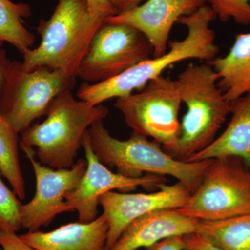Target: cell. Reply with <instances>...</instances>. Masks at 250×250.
I'll return each mask as SVG.
<instances>
[{
	"mask_svg": "<svg viewBox=\"0 0 250 250\" xmlns=\"http://www.w3.org/2000/svg\"><path fill=\"white\" fill-rule=\"evenodd\" d=\"M216 18L207 4L193 14L183 16L177 23L187 27V35L182 41L170 42V49L165 54L146 59L111 80L97 83L83 82L77 90V98L94 106L102 104L110 99L128 96L134 90L143 89L177 62L188 59L211 62L219 52L214 31L210 28Z\"/></svg>",
	"mask_w": 250,
	"mask_h": 250,
	"instance_id": "6da1fadb",
	"label": "cell"
},
{
	"mask_svg": "<svg viewBox=\"0 0 250 250\" xmlns=\"http://www.w3.org/2000/svg\"><path fill=\"white\" fill-rule=\"evenodd\" d=\"M105 19L90 12L85 0H59L53 14L41 20V43L23 54L26 70L40 67L77 77L90 42Z\"/></svg>",
	"mask_w": 250,
	"mask_h": 250,
	"instance_id": "7a4b0ae2",
	"label": "cell"
},
{
	"mask_svg": "<svg viewBox=\"0 0 250 250\" xmlns=\"http://www.w3.org/2000/svg\"><path fill=\"white\" fill-rule=\"evenodd\" d=\"M108 114L103 104H90L75 98L72 90L58 95L47 110L45 121L22 133L20 146L34 149L41 164L54 169L70 168L90 126Z\"/></svg>",
	"mask_w": 250,
	"mask_h": 250,
	"instance_id": "3957f363",
	"label": "cell"
},
{
	"mask_svg": "<svg viewBox=\"0 0 250 250\" xmlns=\"http://www.w3.org/2000/svg\"><path fill=\"white\" fill-rule=\"evenodd\" d=\"M90 145L99 160L116 172L138 178L143 174L170 176L185 184L192 192L201 182L209 160L184 161L166 152L160 144L133 131L129 139L113 137L105 127L103 121L88 129Z\"/></svg>",
	"mask_w": 250,
	"mask_h": 250,
	"instance_id": "277c9868",
	"label": "cell"
},
{
	"mask_svg": "<svg viewBox=\"0 0 250 250\" xmlns=\"http://www.w3.org/2000/svg\"><path fill=\"white\" fill-rule=\"evenodd\" d=\"M176 81L187 112L170 155L187 161L213 143L231 113V104L219 87L218 75L209 63L190 62Z\"/></svg>",
	"mask_w": 250,
	"mask_h": 250,
	"instance_id": "5b68a950",
	"label": "cell"
},
{
	"mask_svg": "<svg viewBox=\"0 0 250 250\" xmlns=\"http://www.w3.org/2000/svg\"><path fill=\"white\" fill-rule=\"evenodd\" d=\"M177 210L201 221L250 214V167L236 156L210 159L198 187Z\"/></svg>",
	"mask_w": 250,
	"mask_h": 250,
	"instance_id": "8992f818",
	"label": "cell"
},
{
	"mask_svg": "<svg viewBox=\"0 0 250 250\" xmlns=\"http://www.w3.org/2000/svg\"><path fill=\"white\" fill-rule=\"evenodd\" d=\"M182 103L177 81L161 75L139 93L116 98L114 106L133 131L152 138L170 154L180 136Z\"/></svg>",
	"mask_w": 250,
	"mask_h": 250,
	"instance_id": "52a82bcc",
	"label": "cell"
},
{
	"mask_svg": "<svg viewBox=\"0 0 250 250\" xmlns=\"http://www.w3.org/2000/svg\"><path fill=\"white\" fill-rule=\"evenodd\" d=\"M76 77L48 67L26 70L22 62H11L2 93L0 110L18 134L45 116L51 103L66 90L73 89Z\"/></svg>",
	"mask_w": 250,
	"mask_h": 250,
	"instance_id": "ba28073f",
	"label": "cell"
},
{
	"mask_svg": "<svg viewBox=\"0 0 250 250\" xmlns=\"http://www.w3.org/2000/svg\"><path fill=\"white\" fill-rule=\"evenodd\" d=\"M152 55V45L141 31L126 24L104 22L93 36L77 77L89 83L104 82Z\"/></svg>",
	"mask_w": 250,
	"mask_h": 250,
	"instance_id": "9c48e42d",
	"label": "cell"
},
{
	"mask_svg": "<svg viewBox=\"0 0 250 250\" xmlns=\"http://www.w3.org/2000/svg\"><path fill=\"white\" fill-rule=\"evenodd\" d=\"M20 148L31 163L36 177L35 195L21 206V225L28 231H39L48 226L59 214L67 212L65 197L82 180L87 161L80 159L70 168L54 169L36 160L34 149Z\"/></svg>",
	"mask_w": 250,
	"mask_h": 250,
	"instance_id": "30bf717a",
	"label": "cell"
},
{
	"mask_svg": "<svg viewBox=\"0 0 250 250\" xmlns=\"http://www.w3.org/2000/svg\"><path fill=\"white\" fill-rule=\"evenodd\" d=\"M82 147L87 161L86 170L77 187L65 197L67 212L76 210L81 223H90L98 218L99 200L106 192L114 190L127 192L138 187L158 190L160 186L167 182L165 176L146 174L138 178H130L112 172L94 153L88 130L83 137Z\"/></svg>",
	"mask_w": 250,
	"mask_h": 250,
	"instance_id": "8fae6325",
	"label": "cell"
},
{
	"mask_svg": "<svg viewBox=\"0 0 250 250\" xmlns=\"http://www.w3.org/2000/svg\"><path fill=\"white\" fill-rule=\"evenodd\" d=\"M192 191L180 182L163 184L150 193L108 191L100 197L99 205L108 224L106 250L118 241L125 228L136 218L154 210L178 209L187 203Z\"/></svg>",
	"mask_w": 250,
	"mask_h": 250,
	"instance_id": "7c38bea8",
	"label": "cell"
},
{
	"mask_svg": "<svg viewBox=\"0 0 250 250\" xmlns=\"http://www.w3.org/2000/svg\"><path fill=\"white\" fill-rule=\"evenodd\" d=\"M206 4L207 0H147L106 18L104 22L126 24L141 31L152 45L153 57H159L168 50L169 36L174 23Z\"/></svg>",
	"mask_w": 250,
	"mask_h": 250,
	"instance_id": "4fadbf2b",
	"label": "cell"
},
{
	"mask_svg": "<svg viewBox=\"0 0 250 250\" xmlns=\"http://www.w3.org/2000/svg\"><path fill=\"white\" fill-rule=\"evenodd\" d=\"M199 220L177 209L154 210L136 218L125 228L110 249L138 250L147 248L170 237L196 232Z\"/></svg>",
	"mask_w": 250,
	"mask_h": 250,
	"instance_id": "5bb4252c",
	"label": "cell"
},
{
	"mask_svg": "<svg viewBox=\"0 0 250 250\" xmlns=\"http://www.w3.org/2000/svg\"><path fill=\"white\" fill-rule=\"evenodd\" d=\"M108 231L103 213L90 223H70L48 232L27 231L21 237L36 250H106Z\"/></svg>",
	"mask_w": 250,
	"mask_h": 250,
	"instance_id": "9a60e30c",
	"label": "cell"
},
{
	"mask_svg": "<svg viewBox=\"0 0 250 250\" xmlns=\"http://www.w3.org/2000/svg\"><path fill=\"white\" fill-rule=\"evenodd\" d=\"M231 118L223 134L188 162L225 156L241 158L250 167V93L231 103Z\"/></svg>",
	"mask_w": 250,
	"mask_h": 250,
	"instance_id": "2e32d148",
	"label": "cell"
},
{
	"mask_svg": "<svg viewBox=\"0 0 250 250\" xmlns=\"http://www.w3.org/2000/svg\"><path fill=\"white\" fill-rule=\"evenodd\" d=\"M218 77V84L230 103L250 93V32L237 34L225 57L209 62Z\"/></svg>",
	"mask_w": 250,
	"mask_h": 250,
	"instance_id": "e0dca14e",
	"label": "cell"
},
{
	"mask_svg": "<svg viewBox=\"0 0 250 250\" xmlns=\"http://www.w3.org/2000/svg\"><path fill=\"white\" fill-rule=\"evenodd\" d=\"M196 232L224 250H250V214L218 220H199Z\"/></svg>",
	"mask_w": 250,
	"mask_h": 250,
	"instance_id": "ac0fdd59",
	"label": "cell"
},
{
	"mask_svg": "<svg viewBox=\"0 0 250 250\" xmlns=\"http://www.w3.org/2000/svg\"><path fill=\"white\" fill-rule=\"evenodd\" d=\"M31 15L30 6L26 3L0 0V46L8 42L22 55L32 49L35 36L23 24V19Z\"/></svg>",
	"mask_w": 250,
	"mask_h": 250,
	"instance_id": "d6986e66",
	"label": "cell"
},
{
	"mask_svg": "<svg viewBox=\"0 0 250 250\" xmlns=\"http://www.w3.org/2000/svg\"><path fill=\"white\" fill-rule=\"evenodd\" d=\"M0 110V174L21 200L26 196L25 183L19 159L20 139Z\"/></svg>",
	"mask_w": 250,
	"mask_h": 250,
	"instance_id": "ffe728a7",
	"label": "cell"
},
{
	"mask_svg": "<svg viewBox=\"0 0 250 250\" xmlns=\"http://www.w3.org/2000/svg\"><path fill=\"white\" fill-rule=\"evenodd\" d=\"M20 200L0 178V230L16 232L22 228L21 208L22 204Z\"/></svg>",
	"mask_w": 250,
	"mask_h": 250,
	"instance_id": "44dd1931",
	"label": "cell"
},
{
	"mask_svg": "<svg viewBox=\"0 0 250 250\" xmlns=\"http://www.w3.org/2000/svg\"><path fill=\"white\" fill-rule=\"evenodd\" d=\"M221 22L232 19L238 24H250V0H207Z\"/></svg>",
	"mask_w": 250,
	"mask_h": 250,
	"instance_id": "7402d4cb",
	"label": "cell"
},
{
	"mask_svg": "<svg viewBox=\"0 0 250 250\" xmlns=\"http://www.w3.org/2000/svg\"><path fill=\"white\" fill-rule=\"evenodd\" d=\"M0 246L2 250H36L23 241L15 231L0 230Z\"/></svg>",
	"mask_w": 250,
	"mask_h": 250,
	"instance_id": "603a6c76",
	"label": "cell"
},
{
	"mask_svg": "<svg viewBox=\"0 0 250 250\" xmlns=\"http://www.w3.org/2000/svg\"><path fill=\"white\" fill-rule=\"evenodd\" d=\"M185 250H224L200 233L194 232L184 236Z\"/></svg>",
	"mask_w": 250,
	"mask_h": 250,
	"instance_id": "cb8c5ba5",
	"label": "cell"
},
{
	"mask_svg": "<svg viewBox=\"0 0 250 250\" xmlns=\"http://www.w3.org/2000/svg\"><path fill=\"white\" fill-rule=\"evenodd\" d=\"M59 1V0H57ZM90 12L94 16L106 20L108 17L118 14L110 0H85Z\"/></svg>",
	"mask_w": 250,
	"mask_h": 250,
	"instance_id": "d4e9b609",
	"label": "cell"
},
{
	"mask_svg": "<svg viewBox=\"0 0 250 250\" xmlns=\"http://www.w3.org/2000/svg\"><path fill=\"white\" fill-rule=\"evenodd\" d=\"M184 236L170 237L146 248L147 250H185Z\"/></svg>",
	"mask_w": 250,
	"mask_h": 250,
	"instance_id": "484cf974",
	"label": "cell"
},
{
	"mask_svg": "<svg viewBox=\"0 0 250 250\" xmlns=\"http://www.w3.org/2000/svg\"><path fill=\"white\" fill-rule=\"evenodd\" d=\"M12 61L7 57L6 50L0 46V96L4 88L6 75Z\"/></svg>",
	"mask_w": 250,
	"mask_h": 250,
	"instance_id": "4316f807",
	"label": "cell"
},
{
	"mask_svg": "<svg viewBox=\"0 0 250 250\" xmlns=\"http://www.w3.org/2000/svg\"><path fill=\"white\" fill-rule=\"evenodd\" d=\"M143 1L144 0H110L118 14L134 9Z\"/></svg>",
	"mask_w": 250,
	"mask_h": 250,
	"instance_id": "83f0119b",
	"label": "cell"
}]
</instances>
